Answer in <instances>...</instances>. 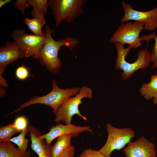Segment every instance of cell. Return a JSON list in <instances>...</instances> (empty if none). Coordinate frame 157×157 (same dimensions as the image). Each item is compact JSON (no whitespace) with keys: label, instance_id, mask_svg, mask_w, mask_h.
Instances as JSON below:
<instances>
[{"label":"cell","instance_id":"6da1fadb","mask_svg":"<svg viewBox=\"0 0 157 157\" xmlns=\"http://www.w3.org/2000/svg\"><path fill=\"white\" fill-rule=\"evenodd\" d=\"M46 39L40 53V63L50 72L58 73L60 69L61 63L58 58L59 50L63 46L67 47L72 51L79 44V40L73 37H66L65 38L56 40L51 36L55 30L48 26H45Z\"/></svg>","mask_w":157,"mask_h":157},{"label":"cell","instance_id":"7a4b0ae2","mask_svg":"<svg viewBox=\"0 0 157 157\" xmlns=\"http://www.w3.org/2000/svg\"><path fill=\"white\" fill-rule=\"evenodd\" d=\"M52 90L48 94L42 96H35L22 104L11 114L17 112L27 106L36 104L48 106L53 109L55 115L60 106L70 97L76 95L80 88L73 87L65 89L59 88L54 79L52 81Z\"/></svg>","mask_w":157,"mask_h":157},{"label":"cell","instance_id":"3957f363","mask_svg":"<svg viewBox=\"0 0 157 157\" xmlns=\"http://www.w3.org/2000/svg\"><path fill=\"white\" fill-rule=\"evenodd\" d=\"M115 45L117 52L115 67L116 70H123L122 77L123 80L129 79L136 71L140 69H145L150 65V53L147 48L139 51L136 60L130 63L126 61L125 58L132 47L129 46L125 48L124 44L119 43L115 44Z\"/></svg>","mask_w":157,"mask_h":157},{"label":"cell","instance_id":"277c9868","mask_svg":"<svg viewBox=\"0 0 157 157\" xmlns=\"http://www.w3.org/2000/svg\"><path fill=\"white\" fill-rule=\"evenodd\" d=\"M86 0H49L48 4L52 10V14L56 27L63 22H73L76 18L82 15L83 7Z\"/></svg>","mask_w":157,"mask_h":157},{"label":"cell","instance_id":"5b68a950","mask_svg":"<svg viewBox=\"0 0 157 157\" xmlns=\"http://www.w3.org/2000/svg\"><path fill=\"white\" fill-rule=\"evenodd\" d=\"M92 96V89L83 86L76 95L69 97L59 108L55 115V122L57 123L62 121L65 124L71 123L72 118L75 115L87 121L88 118L81 114L79 106L82 103V99H90Z\"/></svg>","mask_w":157,"mask_h":157},{"label":"cell","instance_id":"8992f818","mask_svg":"<svg viewBox=\"0 0 157 157\" xmlns=\"http://www.w3.org/2000/svg\"><path fill=\"white\" fill-rule=\"evenodd\" d=\"M108 132L106 141L98 151L107 157H111L112 152L123 149L135 136V132L131 128H119L110 123L106 124Z\"/></svg>","mask_w":157,"mask_h":157},{"label":"cell","instance_id":"52a82bcc","mask_svg":"<svg viewBox=\"0 0 157 157\" xmlns=\"http://www.w3.org/2000/svg\"><path fill=\"white\" fill-rule=\"evenodd\" d=\"M11 37L19 46L26 57H32L39 60L40 51L45 41V34L38 36L26 32L22 29L17 28L12 32Z\"/></svg>","mask_w":157,"mask_h":157},{"label":"cell","instance_id":"ba28073f","mask_svg":"<svg viewBox=\"0 0 157 157\" xmlns=\"http://www.w3.org/2000/svg\"><path fill=\"white\" fill-rule=\"evenodd\" d=\"M143 29V24L137 22L122 23L115 31L109 42L128 44L132 48H137L142 46L140 35Z\"/></svg>","mask_w":157,"mask_h":157},{"label":"cell","instance_id":"9c48e42d","mask_svg":"<svg viewBox=\"0 0 157 157\" xmlns=\"http://www.w3.org/2000/svg\"><path fill=\"white\" fill-rule=\"evenodd\" d=\"M122 5L124 14L120 20L121 23L133 20L143 24L144 29L153 31L157 28V7L146 11L134 9L130 4L124 1Z\"/></svg>","mask_w":157,"mask_h":157},{"label":"cell","instance_id":"30bf717a","mask_svg":"<svg viewBox=\"0 0 157 157\" xmlns=\"http://www.w3.org/2000/svg\"><path fill=\"white\" fill-rule=\"evenodd\" d=\"M124 151L126 157H157L155 144L144 136L131 141Z\"/></svg>","mask_w":157,"mask_h":157},{"label":"cell","instance_id":"8fae6325","mask_svg":"<svg viewBox=\"0 0 157 157\" xmlns=\"http://www.w3.org/2000/svg\"><path fill=\"white\" fill-rule=\"evenodd\" d=\"M85 131L93 133L89 126H80L71 123L65 125L58 123L52 126L49 131L45 134L41 135V137L45 139L47 144H50L54 139L60 136L72 134L73 137H75L80 133Z\"/></svg>","mask_w":157,"mask_h":157},{"label":"cell","instance_id":"7c38bea8","mask_svg":"<svg viewBox=\"0 0 157 157\" xmlns=\"http://www.w3.org/2000/svg\"><path fill=\"white\" fill-rule=\"evenodd\" d=\"M26 58L25 55L16 43L7 40L4 46H0V66L6 67L18 59Z\"/></svg>","mask_w":157,"mask_h":157},{"label":"cell","instance_id":"4fadbf2b","mask_svg":"<svg viewBox=\"0 0 157 157\" xmlns=\"http://www.w3.org/2000/svg\"><path fill=\"white\" fill-rule=\"evenodd\" d=\"M28 129L32 150L38 154V157H51L52 146L47 144L45 139L41 137L39 130L33 125L28 127Z\"/></svg>","mask_w":157,"mask_h":157},{"label":"cell","instance_id":"5bb4252c","mask_svg":"<svg viewBox=\"0 0 157 157\" xmlns=\"http://www.w3.org/2000/svg\"><path fill=\"white\" fill-rule=\"evenodd\" d=\"M29 151H23L17 148L9 140L0 141V157H31Z\"/></svg>","mask_w":157,"mask_h":157},{"label":"cell","instance_id":"9a60e30c","mask_svg":"<svg viewBox=\"0 0 157 157\" xmlns=\"http://www.w3.org/2000/svg\"><path fill=\"white\" fill-rule=\"evenodd\" d=\"M150 81L148 83H144L139 91L141 95L146 100L153 99L155 105L157 104V74L152 75Z\"/></svg>","mask_w":157,"mask_h":157},{"label":"cell","instance_id":"2e32d148","mask_svg":"<svg viewBox=\"0 0 157 157\" xmlns=\"http://www.w3.org/2000/svg\"><path fill=\"white\" fill-rule=\"evenodd\" d=\"M73 136L72 134H68L58 137L52 146L51 157H58L62 151L71 147V138Z\"/></svg>","mask_w":157,"mask_h":157},{"label":"cell","instance_id":"e0dca14e","mask_svg":"<svg viewBox=\"0 0 157 157\" xmlns=\"http://www.w3.org/2000/svg\"><path fill=\"white\" fill-rule=\"evenodd\" d=\"M27 2L33 8L31 13L34 18L45 19V16L48 11L47 0H27Z\"/></svg>","mask_w":157,"mask_h":157},{"label":"cell","instance_id":"ac0fdd59","mask_svg":"<svg viewBox=\"0 0 157 157\" xmlns=\"http://www.w3.org/2000/svg\"><path fill=\"white\" fill-rule=\"evenodd\" d=\"M24 23L34 35L38 36L45 35L42 32V28L46 23L45 19L43 20L36 18L30 19L26 17L24 20Z\"/></svg>","mask_w":157,"mask_h":157},{"label":"cell","instance_id":"d6986e66","mask_svg":"<svg viewBox=\"0 0 157 157\" xmlns=\"http://www.w3.org/2000/svg\"><path fill=\"white\" fill-rule=\"evenodd\" d=\"M151 39H154L155 42L151 49L152 51L150 53V62L154 63L151 67L153 69L157 68V35L156 32L151 33L147 35L143 36V40L148 43Z\"/></svg>","mask_w":157,"mask_h":157},{"label":"cell","instance_id":"ffe728a7","mask_svg":"<svg viewBox=\"0 0 157 157\" xmlns=\"http://www.w3.org/2000/svg\"><path fill=\"white\" fill-rule=\"evenodd\" d=\"M28 133V131L27 128L22 130L18 135L11 138L9 140L16 144L19 150L26 151L28 149L29 139L25 137Z\"/></svg>","mask_w":157,"mask_h":157},{"label":"cell","instance_id":"44dd1931","mask_svg":"<svg viewBox=\"0 0 157 157\" xmlns=\"http://www.w3.org/2000/svg\"><path fill=\"white\" fill-rule=\"evenodd\" d=\"M19 132L13 126V123H11L0 128V141L9 140L15 134Z\"/></svg>","mask_w":157,"mask_h":157},{"label":"cell","instance_id":"7402d4cb","mask_svg":"<svg viewBox=\"0 0 157 157\" xmlns=\"http://www.w3.org/2000/svg\"><path fill=\"white\" fill-rule=\"evenodd\" d=\"M13 123V126L19 132L28 128V121L24 116L18 117Z\"/></svg>","mask_w":157,"mask_h":157},{"label":"cell","instance_id":"603a6c76","mask_svg":"<svg viewBox=\"0 0 157 157\" xmlns=\"http://www.w3.org/2000/svg\"><path fill=\"white\" fill-rule=\"evenodd\" d=\"M78 157H107L98 150L96 151L91 148L84 150Z\"/></svg>","mask_w":157,"mask_h":157},{"label":"cell","instance_id":"cb8c5ba5","mask_svg":"<svg viewBox=\"0 0 157 157\" xmlns=\"http://www.w3.org/2000/svg\"><path fill=\"white\" fill-rule=\"evenodd\" d=\"M29 75L28 71L24 65L18 67L15 71L16 76L20 80L25 79Z\"/></svg>","mask_w":157,"mask_h":157},{"label":"cell","instance_id":"d4e9b609","mask_svg":"<svg viewBox=\"0 0 157 157\" xmlns=\"http://www.w3.org/2000/svg\"><path fill=\"white\" fill-rule=\"evenodd\" d=\"M13 6L18 9L23 15L25 13L26 8H29L31 6L27 2V0H17L13 4Z\"/></svg>","mask_w":157,"mask_h":157},{"label":"cell","instance_id":"484cf974","mask_svg":"<svg viewBox=\"0 0 157 157\" xmlns=\"http://www.w3.org/2000/svg\"><path fill=\"white\" fill-rule=\"evenodd\" d=\"M75 150L74 147L72 146L62 151L58 157H74Z\"/></svg>","mask_w":157,"mask_h":157},{"label":"cell","instance_id":"4316f807","mask_svg":"<svg viewBox=\"0 0 157 157\" xmlns=\"http://www.w3.org/2000/svg\"><path fill=\"white\" fill-rule=\"evenodd\" d=\"M6 68V67L0 66V85L1 87L8 88V85L6 81L2 76Z\"/></svg>","mask_w":157,"mask_h":157},{"label":"cell","instance_id":"83f0119b","mask_svg":"<svg viewBox=\"0 0 157 157\" xmlns=\"http://www.w3.org/2000/svg\"><path fill=\"white\" fill-rule=\"evenodd\" d=\"M11 0H0V8H1L5 4L9 3L11 2Z\"/></svg>","mask_w":157,"mask_h":157},{"label":"cell","instance_id":"f1b7e54d","mask_svg":"<svg viewBox=\"0 0 157 157\" xmlns=\"http://www.w3.org/2000/svg\"><path fill=\"white\" fill-rule=\"evenodd\" d=\"M6 93V90L2 87L0 88V97H3Z\"/></svg>","mask_w":157,"mask_h":157}]
</instances>
